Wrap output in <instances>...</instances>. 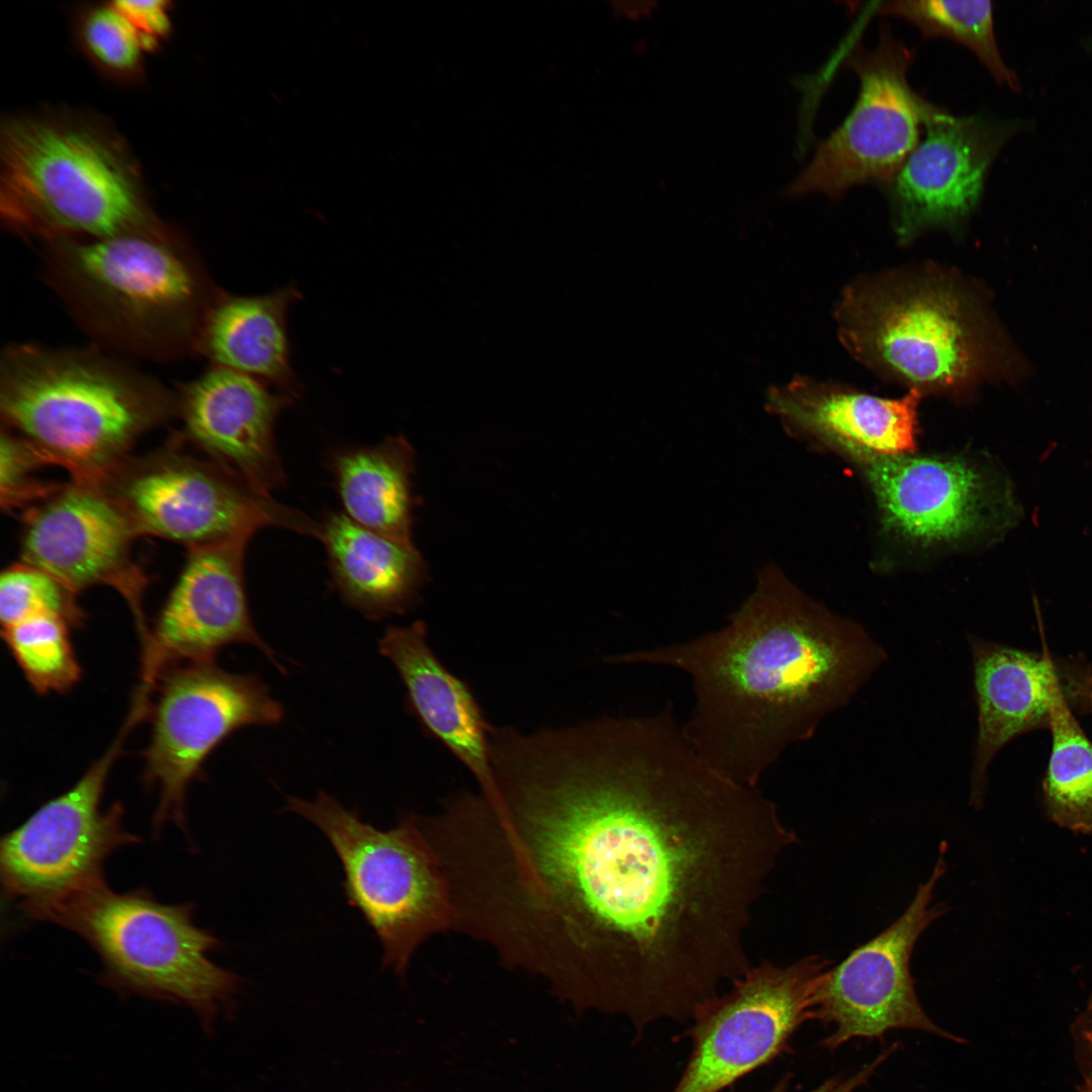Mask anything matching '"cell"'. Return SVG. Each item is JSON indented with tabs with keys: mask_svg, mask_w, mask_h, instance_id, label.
I'll return each mask as SVG.
<instances>
[{
	"mask_svg": "<svg viewBox=\"0 0 1092 1092\" xmlns=\"http://www.w3.org/2000/svg\"><path fill=\"white\" fill-rule=\"evenodd\" d=\"M496 780L466 883L502 963L637 1033L693 1019L751 969L752 910L798 838L758 788L704 761L673 704L522 733Z\"/></svg>",
	"mask_w": 1092,
	"mask_h": 1092,
	"instance_id": "6da1fadb",
	"label": "cell"
},
{
	"mask_svg": "<svg viewBox=\"0 0 1092 1092\" xmlns=\"http://www.w3.org/2000/svg\"><path fill=\"white\" fill-rule=\"evenodd\" d=\"M886 659L862 626L831 613L769 564L720 629L606 661L689 674L695 703L682 724L688 740L714 770L757 788L788 746L814 736Z\"/></svg>",
	"mask_w": 1092,
	"mask_h": 1092,
	"instance_id": "7a4b0ae2",
	"label": "cell"
},
{
	"mask_svg": "<svg viewBox=\"0 0 1092 1092\" xmlns=\"http://www.w3.org/2000/svg\"><path fill=\"white\" fill-rule=\"evenodd\" d=\"M837 321L842 343L858 361L920 394H964L1021 371L985 300L936 268L851 284Z\"/></svg>",
	"mask_w": 1092,
	"mask_h": 1092,
	"instance_id": "3957f363",
	"label": "cell"
},
{
	"mask_svg": "<svg viewBox=\"0 0 1092 1092\" xmlns=\"http://www.w3.org/2000/svg\"><path fill=\"white\" fill-rule=\"evenodd\" d=\"M0 403L8 425L49 464L96 485L169 404L153 382L103 358L27 346L3 357Z\"/></svg>",
	"mask_w": 1092,
	"mask_h": 1092,
	"instance_id": "277c9868",
	"label": "cell"
},
{
	"mask_svg": "<svg viewBox=\"0 0 1092 1092\" xmlns=\"http://www.w3.org/2000/svg\"><path fill=\"white\" fill-rule=\"evenodd\" d=\"M1 208L38 231L105 239L152 230L121 149L80 122L8 120L1 132Z\"/></svg>",
	"mask_w": 1092,
	"mask_h": 1092,
	"instance_id": "5b68a950",
	"label": "cell"
},
{
	"mask_svg": "<svg viewBox=\"0 0 1092 1092\" xmlns=\"http://www.w3.org/2000/svg\"><path fill=\"white\" fill-rule=\"evenodd\" d=\"M47 921L77 933L96 951L106 986L186 1006L204 1027L238 990L239 977L209 959L219 940L196 925L189 904H165L142 890L117 893L103 881Z\"/></svg>",
	"mask_w": 1092,
	"mask_h": 1092,
	"instance_id": "8992f818",
	"label": "cell"
},
{
	"mask_svg": "<svg viewBox=\"0 0 1092 1092\" xmlns=\"http://www.w3.org/2000/svg\"><path fill=\"white\" fill-rule=\"evenodd\" d=\"M285 809L310 821L332 844L346 896L379 939L384 967L403 975L428 938L452 929L445 875L420 815L405 813L382 830L325 792L312 801L287 797Z\"/></svg>",
	"mask_w": 1092,
	"mask_h": 1092,
	"instance_id": "52a82bcc",
	"label": "cell"
},
{
	"mask_svg": "<svg viewBox=\"0 0 1092 1092\" xmlns=\"http://www.w3.org/2000/svg\"><path fill=\"white\" fill-rule=\"evenodd\" d=\"M58 273L96 328L142 350L199 336L209 301L193 263L156 230L62 242Z\"/></svg>",
	"mask_w": 1092,
	"mask_h": 1092,
	"instance_id": "ba28073f",
	"label": "cell"
},
{
	"mask_svg": "<svg viewBox=\"0 0 1092 1092\" xmlns=\"http://www.w3.org/2000/svg\"><path fill=\"white\" fill-rule=\"evenodd\" d=\"M141 721L128 713L107 750L66 792L49 800L0 844L3 893L33 920L47 921L62 904L105 881V861L139 842L123 824L124 808H102L110 769Z\"/></svg>",
	"mask_w": 1092,
	"mask_h": 1092,
	"instance_id": "9c48e42d",
	"label": "cell"
},
{
	"mask_svg": "<svg viewBox=\"0 0 1092 1092\" xmlns=\"http://www.w3.org/2000/svg\"><path fill=\"white\" fill-rule=\"evenodd\" d=\"M153 694L143 780L159 794L155 827H183L188 788L211 752L239 729L280 723L284 708L257 674L226 671L215 660L169 667Z\"/></svg>",
	"mask_w": 1092,
	"mask_h": 1092,
	"instance_id": "30bf717a",
	"label": "cell"
},
{
	"mask_svg": "<svg viewBox=\"0 0 1092 1092\" xmlns=\"http://www.w3.org/2000/svg\"><path fill=\"white\" fill-rule=\"evenodd\" d=\"M846 454L863 469L886 529L907 542L991 543L1023 517L1010 478L988 457Z\"/></svg>",
	"mask_w": 1092,
	"mask_h": 1092,
	"instance_id": "8fae6325",
	"label": "cell"
},
{
	"mask_svg": "<svg viewBox=\"0 0 1092 1092\" xmlns=\"http://www.w3.org/2000/svg\"><path fill=\"white\" fill-rule=\"evenodd\" d=\"M913 52L884 23L874 50L852 49L847 66L859 78L850 113L821 141L810 164L787 189L789 196L821 192L841 197L864 183L886 186L918 145L919 129L939 110L909 85Z\"/></svg>",
	"mask_w": 1092,
	"mask_h": 1092,
	"instance_id": "7c38bea8",
	"label": "cell"
},
{
	"mask_svg": "<svg viewBox=\"0 0 1092 1092\" xmlns=\"http://www.w3.org/2000/svg\"><path fill=\"white\" fill-rule=\"evenodd\" d=\"M829 963L812 954L788 965L764 961L707 1002L687 1031L693 1051L672 1092H722L789 1050L811 1019L816 985Z\"/></svg>",
	"mask_w": 1092,
	"mask_h": 1092,
	"instance_id": "4fadbf2b",
	"label": "cell"
},
{
	"mask_svg": "<svg viewBox=\"0 0 1092 1092\" xmlns=\"http://www.w3.org/2000/svg\"><path fill=\"white\" fill-rule=\"evenodd\" d=\"M115 474L117 477L105 481L112 484L107 491L138 533L160 536L190 548L252 538L268 526L316 538L320 534V524L271 497L257 494L214 463L165 455Z\"/></svg>",
	"mask_w": 1092,
	"mask_h": 1092,
	"instance_id": "5bb4252c",
	"label": "cell"
},
{
	"mask_svg": "<svg viewBox=\"0 0 1092 1092\" xmlns=\"http://www.w3.org/2000/svg\"><path fill=\"white\" fill-rule=\"evenodd\" d=\"M939 849L931 876L918 886L905 912L820 977L812 998L811 1019L832 1027L821 1042L825 1049L833 1051L856 1037H882L893 1029H917L963 1041L926 1015L910 973L916 941L945 911L941 905H932L934 887L946 868L945 842Z\"/></svg>",
	"mask_w": 1092,
	"mask_h": 1092,
	"instance_id": "9a60e30c",
	"label": "cell"
},
{
	"mask_svg": "<svg viewBox=\"0 0 1092 1092\" xmlns=\"http://www.w3.org/2000/svg\"><path fill=\"white\" fill-rule=\"evenodd\" d=\"M1041 637L1042 650L1030 652L969 636L978 707L970 793L976 808L984 802L989 766L1009 741L1049 729L1062 706L1092 713V663L1083 655H1052Z\"/></svg>",
	"mask_w": 1092,
	"mask_h": 1092,
	"instance_id": "2e32d148",
	"label": "cell"
},
{
	"mask_svg": "<svg viewBox=\"0 0 1092 1092\" xmlns=\"http://www.w3.org/2000/svg\"><path fill=\"white\" fill-rule=\"evenodd\" d=\"M250 538L191 548L190 555L142 645L140 684L154 688L169 667L215 660L234 643L254 646L281 671L276 652L254 626L244 555Z\"/></svg>",
	"mask_w": 1092,
	"mask_h": 1092,
	"instance_id": "e0dca14e",
	"label": "cell"
},
{
	"mask_svg": "<svg viewBox=\"0 0 1092 1092\" xmlns=\"http://www.w3.org/2000/svg\"><path fill=\"white\" fill-rule=\"evenodd\" d=\"M1021 123L954 116L940 107L924 125L922 143L884 186L900 242L932 229H960L981 200L994 159Z\"/></svg>",
	"mask_w": 1092,
	"mask_h": 1092,
	"instance_id": "ac0fdd59",
	"label": "cell"
},
{
	"mask_svg": "<svg viewBox=\"0 0 1092 1092\" xmlns=\"http://www.w3.org/2000/svg\"><path fill=\"white\" fill-rule=\"evenodd\" d=\"M136 534L103 485L75 481L30 512L21 541L22 559L73 594L101 583L115 587L129 604L142 639L149 632L142 609L143 581L129 560Z\"/></svg>",
	"mask_w": 1092,
	"mask_h": 1092,
	"instance_id": "d6986e66",
	"label": "cell"
},
{
	"mask_svg": "<svg viewBox=\"0 0 1092 1092\" xmlns=\"http://www.w3.org/2000/svg\"><path fill=\"white\" fill-rule=\"evenodd\" d=\"M249 375L218 367L194 380L181 401L187 435L213 463L265 497L285 474L275 423L294 395Z\"/></svg>",
	"mask_w": 1092,
	"mask_h": 1092,
	"instance_id": "ffe728a7",
	"label": "cell"
},
{
	"mask_svg": "<svg viewBox=\"0 0 1092 1092\" xmlns=\"http://www.w3.org/2000/svg\"><path fill=\"white\" fill-rule=\"evenodd\" d=\"M378 647L405 688L408 712L429 737L443 744L471 772L485 801L496 806L498 790L489 743L492 726L470 687L429 646L426 623L387 627Z\"/></svg>",
	"mask_w": 1092,
	"mask_h": 1092,
	"instance_id": "44dd1931",
	"label": "cell"
},
{
	"mask_svg": "<svg viewBox=\"0 0 1092 1092\" xmlns=\"http://www.w3.org/2000/svg\"><path fill=\"white\" fill-rule=\"evenodd\" d=\"M920 393L884 398L799 376L771 387L766 411L792 435L836 448L878 455L910 454L916 445Z\"/></svg>",
	"mask_w": 1092,
	"mask_h": 1092,
	"instance_id": "7402d4cb",
	"label": "cell"
},
{
	"mask_svg": "<svg viewBox=\"0 0 1092 1092\" xmlns=\"http://www.w3.org/2000/svg\"><path fill=\"white\" fill-rule=\"evenodd\" d=\"M320 526L333 585L349 607L379 620L419 601L428 565L413 541L373 532L343 512L328 513Z\"/></svg>",
	"mask_w": 1092,
	"mask_h": 1092,
	"instance_id": "603a6c76",
	"label": "cell"
},
{
	"mask_svg": "<svg viewBox=\"0 0 1092 1092\" xmlns=\"http://www.w3.org/2000/svg\"><path fill=\"white\" fill-rule=\"evenodd\" d=\"M299 298L287 286L256 296L221 295L210 304L199 334L205 354L231 369L297 395L286 316Z\"/></svg>",
	"mask_w": 1092,
	"mask_h": 1092,
	"instance_id": "cb8c5ba5",
	"label": "cell"
},
{
	"mask_svg": "<svg viewBox=\"0 0 1092 1092\" xmlns=\"http://www.w3.org/2000/svg\"><path fill=\"white\" fill-rule=\"evenodd\" d=\"M329 467L345 515L378 534L412 541L415 452L404 437L340 448Z\"/></svg>",
	"mask_w": 1092,
	"mask_h": 1092,
	"instance_id": "d4e9b609",
	"label": "cell"
},
{
	"mask_svg": "<svg viewBox=\"0 0 1092 1092\" xmlns=\"http://www.w3.org/2000/svg\"><path fill=\"white\" fill-rule=\"evenodd\" d=\"M1052 750L1041 783L1046 816L1059 827L1092 832V741L1068 706L1051 719Z\"/></svg>",
	"mask_w": 1092,
	"mask_h": 1092,
	"instance_id": "484cf974",
	"label": "cell"
},
{
	"mask_svg": "<svg viewBox=\"0 0 1092 1092\" xmlns=\"http://www.w3.org/2000/svg\"><path fill=\"white\" fill-rule=\"evenodd\" d=\"M877 10L911 22L925 37H946L967 47L998 84L1020 92V79L1000 55L990 1H884Z\"/></svg>",
	"mask_w": 1092,
	"mask_h": 1092,
	"instance_id": "4316f807",
	"label": "cell"
},
{
	"mask_svg": "<svg viewBox=\"0 0 1092 1092\" xmlns=\"http://www.w3.org/2000/svg\"><path fill=\"white\" fill-rule=\"evenodd\" d=\"M71 627L58 615L39 614L2 628L11 655L39 695L66 693L81 679Z\"/></svg>",
	"mask_w": 1092,
	"mask_h": 1092,
	"instance_id": "83f0119b",
	"label": "cell"
},
{
	"mask_svg": "<svg viewBox=\"0 0 1092 1092\" xmlns=\"http://www.w3.org/2000/svg\"><path fill=\"white\" fill-rule=\"evenodd\" d=\"M74 595L46 571L27 564L8 567L0 578V620L2 628L28 617L54 614L72 627L83 622L84 614Z\"/></svg>",
	"mask_w": 1092,
	"mask_h": 1092,
	"instance_id": "f1b7e54d",
	"label": "cell"
},
{
	"mask_svg": "<svg viewBox=\"0 0 1092 1092\" xmlns=\"http://www.w3.org/2000/svg\"><path fill=\"white\" fill-rule=\"evenodd\" d=\"M81 37L89 55L114 73H128L149 47L134 25L113 3L91 9L83 18Z\"/></svg>",
	"mask_w": 1092,
	"mask_h": 1092,
	"instance_id": "f546056e",
	"label": "cell"
},
{
	"mask_svg": "<svg viewBox=\"0 0 1092 1092\" xmlns=\"http://www.w3.org/2000/svg\"><path fill=\"white\" fill-rule=\"evenodd\" d=\"M49 464L24 440L2 433L0 442L1 503L8 509L31 500H43L59 487L35 479L38 468Z\"/></svg>",
	"mask_w": 1092,
	"mask_h": 1092,
	"instance_id": "4dcf8cb0",
	"label": "cell"
},
{
	"mask_svg": "<svg viewBox=\"0 0 1092 1092\" xmlns=\"http://www.w3.org/2000/svg\"><path fill=\"white\" fill-rule=\"evenodd\" d=\"M113 5L123 13L145 38L149 49L166 35L170 29L167 2L164 1H115Z\"/></svg>",
	"mask_w": 1092,
	"mask_h": 1092,
	"instance_id": "1f68e13d",
	"label": "cell"
},
{
	"mask_svg": "<svg viewBox=\"0 0 1092 1092\" xmlns=\"http://www.w3.org/2000/svg\"><path fill=\"white\" fill-rule=\"evenodd\" d=\"M895 1046L896 1044L883 1051L874 1061L864 1065L855 1073L846 1077H832L809 1092H856L868 1083L878 1067L891 1055ZM790 1079L791 1076H785L770 1092H788Z\"/></svg>",
	"mask_w": 1092,
	"mask_h": 1092,
	"instance_id": "d6a6232c",
	"label": "cell"
},
{
	"mask_svg": "<svg viewBox=\"0 0 1092 1092\" xmlns=\"http://www.w3.org/2000/svg\"><path fill=\"white\" fill-rule=\"evenodd\" d=\"M1076 1064L1081 1075L1092 1073V992L1070 1026Z\"/></svg>",
	"mask_w": 1092,
	"mask_h": 1092,
	"instance_id": "836d02e7",
	"label": "cell"
},
{
	"mask_svg": "<svg viewBox=\"0 0 1092 1092\" xmlns=\"http://www.w3.org/2000/svg\"><path fill=\"white\" fill-rule=\"evenodd\" d=\"M1081 1077L1082 1082L1079 1085L1077 1092H1092V1073Z\"/></svg>",
	"mask_w": 1092,
	"mask_h": 1092,
	"instance_id": "e575fe53",
	"label": "cell"
},
{
	"mask_svg": "<svg viewBox=\"0 0 1092 1092\" xmlns=\"http://www.w3.org/2000/svg\"><path fill=\"white\" fill-rule=\"evenodd\" d=\"M1084 48L1092 51V35L1088 36L1084 41Z\"/></svg>",
	"mask_w": 1092,
	"mask_h": 1092,
	"instance_id": "d590c367",
	"label": "cell"
}]
</instances>
